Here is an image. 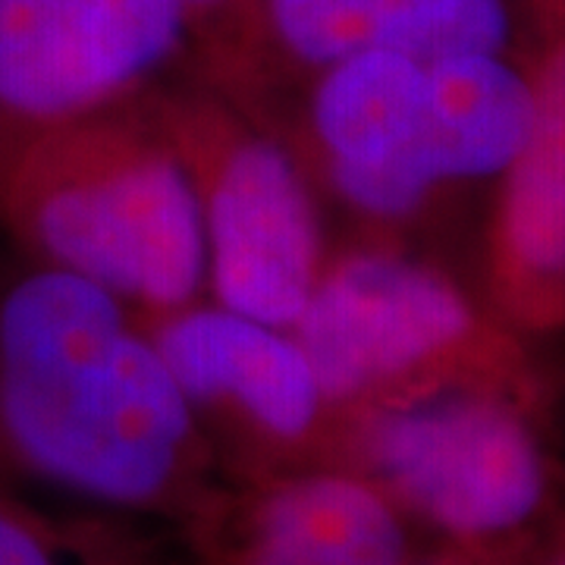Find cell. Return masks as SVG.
<instances>
[{"label": "cell", "instance_id": "6da1fadb", "mask_svg": "<svg viewBox=\"0 0 565 565\" xmlns=\"http://www.w3.org/2000/svg\"><path fill=\"white\" fill-rule=\"evenodd\" d=\"M0 487L207 537L243 493L139 315L3 243Z\"/></svg>", "mask_w": 565, "mask_h": 565}, {"label": "cell", "instance_id": "7a4b0ae2", "mask_svg": "<svg viewBox=\"0 0 565 565\" xmlns=\"http://www.w3.org/2000/svg\"><path fill=\"white\" fill-rule=\"evenodd\" d=\"M527 85L515 54L424 63L367 47L327 66L277 122L349 236L449 258L444 236L515 161ZM452 262V258H449Z\"/></svg>", "mask_w": 565, "mask_h": 565}, {"label": "cell", "instance_id": "3957f363", "mask_svg": "<svg viewBox=\"0 0 565 565\" xmlns=\"http://www.w3.org/2000/svg\"><path fill=\"white\" fill-rule=\"evenodd\" d=\"M0 243L102 286L141 323L207 299L195 189L151 88L66 122L13 163Z\"/></svg>", "mask_w": 565, "mask_h": 565}, {"label": "cell", "instance_id": "277c9868", "mask_svg": "<svg viewBox=\"0 0 565 565\" xmlns=\"http://www.w3.org/2000/svg\"><path fill=\"white\" fill-rule=\"evenodd\" d=\"M292 333L340 418L452 390L563 415L553 340L509 321L471 274L424 248L337 239Z\"/></svg>", "mask_w": 565, "mask_h": 565}, {"label": "cell", "instance_id": "5b68a950", "mask_svg": "<svg viewBox=\"0 0 565 565\" xmlns=\"http://www.w3.org/2000/svg\"><path fill=\"white\" fill-rule=\"evenodd\" d=\"M340 465L468 553L534 563L565 525L559 412L519 396L452 390L355 412Z\"/></svg>", "mask_w": 565, "mask_h": 565}, {"label": "cell", "instance_id": "8992f818", "mask_svg": "<svg viewBox=\"0 0 565 565\" xmlns=\"http://www.w3.org/2000/svg\"><path fill=\"white\" fill-rule=\"evenodd\" d=\"M151 102L195 189L207 299L292 330L337 245L296 148L185 66L151 85Z\"/></svg>", "mask_w": 565, "mask_h": 565}, {"label": "cell", "instance_id": "52a82bcc", "mask_svg": "<svg viewBox=\"0 0 565 565\" xmlns=\"http://www.w3.org/2000/svg\"><path fill=\"white\" fill-rule=\"evenodd\" d=\"M145 330L239 490L343 468V418L292 330L211 299L145 321Z\"/></svg>", "mask_w": 565, "mask_h": 565}, {"label": "cell", "instance_id": "ba28073f", "mask_svg": "<svg viewBox=\"0 0 565 565\" xmlns=\"http://www.w3.org/2000/svg\"><path fill=\"white\" fill-rule=\"evenodd\" d=\"M189 54L180 0H0V185L44 136L180 73Z\"/></svg>", "mask_w": 565, "mask_h": 565}, {"label": "cell", "instance_id": "9c48e42d", "mask_svg": "<svg viewBox=\"0 0 565 565\" xmlns=\"http://www.w3.org/2000/svg\"><path fill=\"white\" fill-rule=\"evenodd\" d=\"M527 126L487 202L475 280L509 321L565 337V0H515Z\"/></svg>", "mask_w": 565, "mask_h": 565}, {"label": "cell", "instance_id": "30bf717a", "mask_svg": "<svg viewBox=\"0 0 565 565\" xmlns=\"http://www.w3.org/2000/svg\"><path fill=\"white\" fill-rule=\"evenodd\" d=\"M217 531L233 541L214 565H412V522L381 487L318 468L248 487Z\"/></svg>", "mask_w": 565, "mask_h": 565}, {"label": "cell", "instance_id": "8fae6325", "mask_svg": "<svg viewBox=\"0 0 565 565\" xmlns=\"http://www.w3.org/2000/svg\"><path fill=\"white\" fill-rule=\"evenodd\" d=\"M386 0H243L185 70L270 126L327 66L377 44Z\"/></svg>", "mask_w": 565, "mask_h": 565}, {"label": "cell", "instance_id": "7c38bea8", "mask_svg": "<svg viewBox=\"0 0 565 565\" xmlns=\"http://www.w3.org/2000/svg\"><path fill=\"white\" fill-rule=\"evenodd\" d=\"M0 565H154L132 519L0 487Z\"/></svg>", "mask_w": 565, "mask_h": 565}, {"label": "cell", "instance_id": "4fadbf2b", "mask_svg": "<svg viewBox=\"0 0 565 565\" xmlns=\"http://www.w3.org/2000/svg\"><path fill=\"white\" fill-rule=\"evenodd\" d=\"M374 47L424 63L515 54V0H386Z\"/></svg>", "mask_w": 565, "mask_h": 565}, {"label": "cell", "instance_id": "5bb4252c", "mask_svg": "<svg viewBox=\"0 0 565 565\" xmlns=\"http://www.w3.org/2000/svg\"><path fill=\"white\" fill-rule=\"evenodd\" d=\"M239 3L243 0H180V7L192 22V47L211 39L236 13Z\"/></svg>", "mask_w": 565, "mask_h": 565}, {"label": "cell", "instance_id": "9a60e30c", "mask_svg": "<svg viewBox=\"0 0 565 565\" xmlns=\"http://www.w3.org/2000/svg\"><path fill=\"white\" fill-rule=\"evenodd\" d=\"M412 565H541L537 563H522V559H497V556H481V553H468V550H459V546H446L437 544L434 553L427 556H415Z\"/></svg>", "mask_w": 565, "mask_h": 565}, {"label": "cell", "instance_id": "2e32d148", "mask_svg": "<svg viewBox=\"0 0 565 565\" xmlns=\"http://www.w3.org/2000/svg\"><path fill=\"white\" fill-rule=\"evenodd\" d=\"M541 565H565V525L553 534V541L546 544Z\"/></svg>", "mask_w": 565, "mask_h": 565}]
</instances>
